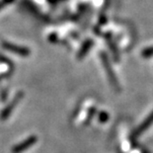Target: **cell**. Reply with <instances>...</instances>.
I'll use <instances>...</instances> for the list:
<instances>
[{
  "label": "cell",
  "mask_w": 153,
  "mask_h": 153,
  "mask_svg": "<svg viewBox=\"0 0 153 153\" xmlns=\"http://www.w3.org/2000/svg\"><path fill=\"white\" fill-rule=\"evenodd\" d=\"M108 120H109V115L106 112L100 113V115H99V120H100L101 123H106Z\"/></svg>",
  "instance_id": "52a82bcc"
},
{
  "label": "cell",
  "mask_w": 153,
  "mask_h": 153,
  "mask_svg": "<svg viewBox=\"0 0 153 153\" xmlns=\"http://www.w3.org/2000/svg\"><path fill=\"white\" fill-rule=\"evenodd\" d=\"M100 57H101V59H102L103 66H104V68H105V71H106L107 75H108V79L110 81L111 85H112V87L116 91H120V86L119 80H118V78H117V76H116L115 72H114L112 65H111L107 54L105 53H101Z\"/></svg>",
  "instance_id": "6da1fadb"
},
{
  "label": "cell",
  "mask_w": 153,
  "mask_h": 153,
  "mask_svg": "<svg viewBox=\"0 0 153 153\" xmlns=\"http://www.w3.org/2000/svg\"><path fill=\"white\" fill-rule=\"evenodd\" d=\"M23 98H24V92H23V91H19V92L15 95L14 98L12 99L11 102L1 111V113H0V120H7L9 117L11 116L13 111L15 110V108L17 107L18 104L21 102V100Z\"/></svg>",
  "instance_id": "7a4b0ae2"
},
{
  "label": "cell",
  "mask_w": 153,
  "mask_h": 153,
  "mask_svg": "<svg viewBox=\"0 0 153 153\" xmlns=\"http://www.w3.org/2000/svg\"><path fill=\"white\" fill-rule=\"evenodd\" d=\"M2 47L4 50L11 51V53L15 54L20 55V56H29L31 54V51L28 48L21 47V45H13L10 43H2Z\"/></svg>",
  "instance_id": "277c9868"
},
{
  "label": "cell",
  "mask_w": 153,
  "mask_h": 153,
  "mask_svg": "<svg viewBox=\"0 0 153 153\" xmlns=\"http://www.w3.org/2000/svg\"><path fill=\"white\" fill-rule=\"evenodd\" d=\"M152 123H153V111L151 112L150 115H149L147 118L141 123V125L134 131V132H133V137H137V136L141 135L146 129H147L148 128H150V126H152Z\"/></svg>",
  "instance_id": "5b68a950"
},
{
  "label": "cell",
  "mask_w": 153,
  "mask_h": 153,
  "mask_svg": "<svg viewBox=\"0 0 153 153\" xmlns=\"http://www.w3.org/2000/svg\"><path fill=\"white\" fill-rule=\"evenodd\" d=\"M92 45H93V42L91 40H87L85 43L82 45V47L80 48V50H79V51H78V53L76 55V57L78 58V59H79V60L83 59V58L88 54V53H89V51L91 50Z\"/></svg>",
  "instance_id": "8992f818"
},
{
  "label": "cell",
  "mask_w": 153,
  "mask_h": 153,
  "mask_svg": "<svg viewBox=\"0 0 153 153\" xmlns=\"http://www.w3.org/2000/svg\"><path fill=\"white\" fill-rule=\"evenodd\" d=\"M142 55L144 57H149V56H152L153 55V48H146V50L143 51Z\"/></svg>",
  "instance_id": "ba28073f"
},
{
  "label": "cell",
  "mask_w": 153,
  "mask_h": 153,
  "mask_svg": "<svg viewBox=\"0 0 153 153\" xmlns=\"http://www.w3.org/2000/svg\"><path fill=\"white\" fill-rule=\"evenodd\" d=\"M37 142H38V136L31 135L26 138L25 140L19 142L18 144L13 146L11 152L12 153H23V152L27 151L28 149H30L32 146L35 145Z\"/></svg>",
  "instance_id": "3957f363"
}]
</instances>
